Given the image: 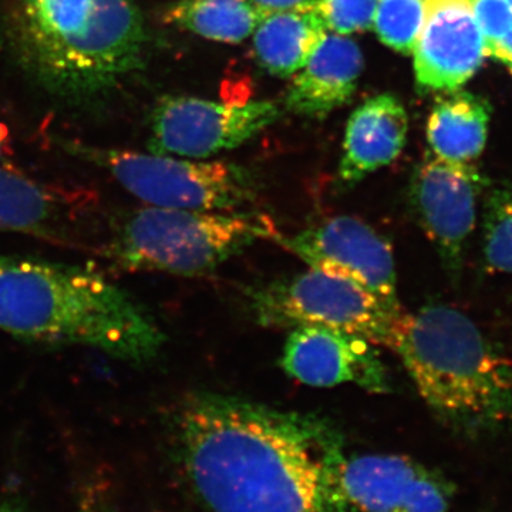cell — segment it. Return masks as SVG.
Segmentation results:
<instances>
[{
    "mask_svg": "<svg viewBox=\"0 0 512 512\" xmlns=\"http://www.w3.org/2000/svg\"><path fill=\"white\" fill-rule=\"evenodd\" d=\"M336 480L357 512H451L454 487L441 474L410 457L345 450Z\"/></svg>",
    "mask_w": 512,
    "mask_h": 512,
    "instance_id": "obj_11",
    "label": "cell"
},
{
    "mask_svg": "<svg viewBox=\"0 0 512 512\" xmlns=\"http://www.w3.org/2000/svg\"><path fill=\"white\" fill-rule=\"evenodd\" d=\"M505 2H507L508 5H510V8L512 9V0H505Z\"/></svg>",
    "mask_w": 512,
    "mask_h": 512,
    "instance_id": "obj_29",
    "label": "cell"
},
{
    "mask_svg": "<svg viewBox=\"0 0 512 512\" xmlns=\"http://www.w3.org/2000/svg\"><path fill=\"white\" fill-rule=\"evenodd\" d=\"M483 256L488 271L512 274V184L494 188L485 198Z\"/></svg>",
    "mask_w": 512,
    "mask_h": 512,
    "instance_id": "obj_20",
    "label": "cell"
},
{
    "mask_svg": "<svg viewBox=\"0 0 512 512\" xmlns=\"http://www.w3.org/2000/svg\"><path fill=\"white\" fill-rule=\"evenodd\" d=\"M326 29L336 35L365 32L373 28L379 0H312Z\"/></svg>",
    "mask_w": 512,
    "mask_h": 512,
    "instance_id": "obj_22",
    "label": "cell"
},
{
    "mask_svg": "<svg viewBox=\"0 0 512 512\" xmlns=\"http://www.w3.org/2000/svg\"><path fill=\"white\" fill-rule=\"evenodd\" d=\"M328 29L311 5L265 15L254 32L256 60L279 77L298 73L323 42Z\"/></svg>",
    "mask_w": 512,
    "mask_h": 512,
    "instance_id": "obj_17",
    "label": "cell"
},
{
    "mask_svg": "<svg viewBox=\"0 0 512 512\" xmlns=\"http://www.w3.org/2000/svg\"><path fill=\"white\" fill-rule=\"evenodd\" d=\"M485 56L494 57V59L507 64V66L512 64V26L500 39L487 46Z\"/></svg>",
    "mask_w": 512,
    "mask_h": 512,
    "instance_id": "obj_25",
    "label": "cell"
},
{
    "mask_svg": "<svg viewBox=\"0 0 512 512\" xmlns=\"http://www.w3.org/2000/svg\"><path fill=\"white\" fill-rule=\"evenodd\" d=\"M508 69H510V72L512 73V64H510V66H508Z\"/></svg>",
    "mask_w": 512,
    "mask_h": 512,
    "instance_id": "obj_30",
    "label": "cell"
},
{
    "mask_svg": "<svg viewBox=\"0 0 512 512\" xmlns=\"http://www.w3.org/2000/svg\"><path fill=\"white\" fill-rule=\"evenodd\" d=\"M251 309L265 328L319 326L389 349L403 315L366 289L316 269L255 289Z\"/></svg>",
    "mask_w": 512,
    "mask_h": 512,
    "instance_id": "obj_7",
    "label": "cell"
},
{
    "mask_svg": "<svg viewBox=\"0 0 512 512\" xmlns=\"http://www.w3.org/2000/svg\"><path fill=\"white\" fill-rule=\"evenodd\" d=\"M377 346L352 333L299 326L286 340L279 365L292 379L312 387L355 383L366 392L392 390Z\"/></svg>",
    "mask_w": 512,
    "mask_h": 512,
    "instance_id": "obj_12",
    "label": "cell"
},
{
    "mask_svg": "<svg viewBox=\"0 0 512 512\" xmlns=\"http://www.w3.org/2000/svg\"><path fill=\"white\" fill-rule=\"evenodd\" d=\"M265 15L251 0H180L165 9L163 19L205 39L239 43L255 32Z\"/></svg>",
    "mask_w": 512,
    "mask_h": 512,
    "instance_id": "obj_19",
    "label": "cell"
},
{
    "mask_svg": "<svg viewBox=\"0 0 512 512\" xmlns=\"http://www.w3.org/2000/svg\"><path fill=\"white\" fill-rule=\"evenodd\" d=\"M23 66L70 103L109 96L143 69L150 35L133 0H16Z\"/></svg>",
    "mask_w": 512,
    "mask_h": 512,
    "instance_id": "obj_3",
    "label": "cell"
},
{
    "mask_svg": "<svg viewBox=\"0 0 512 512\" xmlns=\"http://www.w3.org/2000/svg\"><path fill=\"white\" fill-rule=\"evenodd\" d=\"M390 349L454 433L483 439L512 423V362L463 312L434 302L403 312Z\"/></svg>",
    "mask_w": 512,
    "mask_h": 512,
    "instance_id": "obj_4",
    "label": "cell"
},
{
    "mask_svg": "<svg viewBox=\"0 0 512 512\" xmlns=\"http://www.w3.org/2000/svg\"><path fill=\"white\" fill-rule=\"evenodd\" d=\"M0 512H29L19 498H8L0 503Z\"/></svg>",
    "mask_w": 512,
    "mask_h": 512,
    "instance_id": "obj_27",
    "label": "cell"
},
{
    "mask_svg": "<svg viewBox=\"0 0 512 512\" xmlns=\"http://www.w3.org/2000/svg\"><path fill=\"white\" fill-rule=\"evenodd\" d=\"M488 181L471 163L427 157L413 175L410 200L447 274L457 281L477 224L478 198Z\"/></svg>",
    "mask_w": 512,
    "mask_h": 512,
    "instance_id": "obj_9",
    "label": "cell"
},
{
    "mask_svg": "<svg viewBox=\"0 0 512 512\" xmlns=\"http://www.w3.org/2000/svg\"><path fill=\"white\" fill-rule=\"evenodd\" d=\"M76 512H116L110 485L100 478L84 483L77 498Z\"/></svg>",
    "mask_w": 512,
    "mask_h": 512,
    "instance_id": "obj_24",
    "label": "cell"
},
{
    "mask_svg": "<svg viewBox=\"0 0 512 512\" xmlns=\"http://www.w3.org/2000/svg\"><path fill=\"white\" fill-rule=\"evenodd\" d=\"M281 238L262 212L138 208L117 217L101 254L127 271L207 275L262 239Z\"/></svg>",
    "mask_w": 512,
    "mask_h": 512,
    "instance_id": "obj_5",
    "label": "cell"
},
{
    "mask_svg": "<svg viewBox=\"0 0 512 512\" xmlns=\"http://www.w3.org/2000/svg\"><path fill=\"white\" fill-rule=\"evenodd\" d=\"M413 55L420 93L463 87L487 57L470 0H426V19Z\"/></svg>",
    "mask_w": 512,
    "mask_h": 512,
    "instance_id": "obj_13",
    "label": "cell"
},
{
    "mask_svg": "<svg viewBox=\"0 0 512 512\" xmlns=\"http://www.w3.org/2000/svg\"><path fill=\"white\" fill-rule=\"evenodd\" d=\"M8 136V128L0 124V165L3 163V156H5L6 147H8V144H6Z\"/></svg>",
    "mask_w": 512,
    "mask_h": 512,
    "instance_id": "obj_28",
    "label": "cell"
},
{
    "mask_svg": "<svg viewBox=\"0 0 512 512\" xmlns=\"http://www.w3.org/2000/svg\"><path fill=\"white\" fill-rule=\"evenodd\" d=\"M281 117L274 101L221 104L197 97H161L151 113V154L208 158L234 150Z\"/></svg>",
    "mask_w": 512,
    "mask_h": 512,
    "instance_id": "obj_8",
    "label": "cell"
},
{
    "mask_svg": "<svg viewBox=\"0 0 512 512\" xmlns=\"http://www.w3.org/2000/svg\"><path fill=\"white\" fill-rule=\"evenodd\" d=\"M0 330L43 345H82L133 365L160 356L165 335L146 306L92 269L0 255Z\"/></svg>",
    "mask_w": 512,
    "mask_h": 512,
    "instance_id": "obj_2",
    "label": "cell"
},
{
    "mask_svg": "<svg viewBox=\"0 0 512 512\" xmlns=\"http://www.w3.org/2000/svg\"><path fill=\"white\" fill-rule=\"evenodd\" d=\"M491 106L467 92H448L437 100L427 124L434 156L454 163H471L487 143Z\"/></svg>",
    "mask_w": 512,
    "mask_h": 512,
    "instance_id": "obj_18",
    "label": "cell"
},
{
    "mask_svg": "<svg viewBox=\"0 0 512 512\" xmlns=\"http://www.w3.org/2000/svg\"><path fill=\"white\" fill-rule=\"evenodd\" d=\"M278 242L309 268L346 279L390 308L402 309L392 244L365 221L339 215L292 237L281 235Z\"/></svg>",
    "mask_w": 512,
    "mask_h": 512,
    "instance_id": "obj_10",
    "label": "cell"
},
{
    "mask_svg": "<svg viewBox=\"0 0 512 512\" xmlns=\"http://www.w3.org/2000/svg\"><path fill=\"white\" fill-rule=\"evenodd\" d=\"M470 3L487 49L511 28L512 9L505 0H470Z\"/></svg>",
    "mask_w": 512,
    "mask_h": 512,
    "instance_id": "obj_23",
    "label": "cell"
},
{
    "mask_svg": "<svg viewBox=\"0 0 512 512\" xmlns=\"http://www.w3.org/2000/svg\"><path fill=\"white\" fill-rule=\"evenodd\" d=\"M73 156L99 165L138 200L177 210L244 211L259 195L254 173L222 161L178 160L157 154L107 150L82 143H63Z\"/></svg>",
    "mask_w": 512,
    "mask_h": 512,
    "instance_id": "obj_6",
    "label": "cell"
},
{
    "mask_svg": "<svg viewBox=\"0 0 512 512\" xmlns=\"http://www.w3.org/2000/svg\"><path fill=\"white\" fill-rule=\"evenodd\" d=\"M426 19V0H379L375 26L384 45L410 55Z\"/></svg>",
    "mask_w": 512,
    "mask_h": 512,
    "instance_id": "obj_21",
    "label": "cell"
},
{
    "mask_svg": "<svg viewBox=\"0 0 512 512\" xmlns=\"http://www.w3.org/2000/svg\"><path fill=\"white\" fill-rule=\"evenodd\" d=\"M251 2L262 12L272 13L311 5L312 0H251Z\"/></svg>",
    "mask_w": 512,
    "mask_h": 512,
    "instance_id": "obj_26",
    "label": "cell"
},
{
    "mask_svg": "<svg viewBox=\"0 0 512 512\" xmlns=\"http://www.w3.org/2000/svg\"><path fill=\"white\" fill-rule=\"evenodd\" d=\"M175 433L207 512H357L336 480L343 436L318 414L197 392L178 407Z\"/></svg>",
    "mask_w": 512,
    "mask_h": 512,
    "instance_id": "obj_1",
    "label": "cell"
},
{
    "mask_svg": "<svg viewBox=\"0 0 512 512\" xmlns=\"http://www.w3.org/2000/svg\"><path fill=\"white\" fill-rule=\"evenodd\" d=\"M363 72V55L355 40L326 35L309 62L296 74L286 109L298 116H328L348 104Z\"/></svg>",
    "mask_w": 512,
    "mask_h": 512,
    "instance_id": "obj_15",
    "label": "cell"
},
{
    "mask_svg": "<svg viewBox=\"0 0 512 512\" xmlns=\"http://www.w3.org/2000/svg\"><path fill=\"white\" fill-rule=\"evenodd\" d=\"M409 119L392 94H380L353 111L346 127L339 180L346 187L392 164L406 144Z\"/></svg>",
    "mask_w": 512,
    "mask_h": 512,
    "instance_id": "obj_14",
    "label": "cell"
},
{
    "mask_svg": "<svg viewBox=\"0 0 512 512\" xmlns=\"http://www.w3.org/2000/svg\"><path fill=\"white\" fill-rule=\"evenodd\" d=\"M70 205L59 192L0 165V231L83 248L80 217Z\"/></svg>",
    "mask_w": 512,
    "mask_h": 512,
    "instance_id": "obj_16",
    "label": "cell"
}]
</instances>
